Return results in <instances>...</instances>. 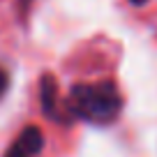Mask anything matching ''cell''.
Instances as JSON below:
<instances>
[{
    "instance_id": "obj_1",
    "label": "cell",
    "mask_w": 157,
    "mask_h": 157,
    "mask_svg": "<svg viewBox=\"0 0 157 157\" xmlns=\"http://www.w3.org/2000/svg\"><path fill=\"white\" fill-rule=\"evenodd\" d=\"M123 111V95L116 81L104 78L97 83H76L67 97V113L72 118H83L95 125L113 123Z\"/></svg>"
},
{
    "instance_id": "obj_2",
    "label": "cell",
    "mask_w": 157,
    "mask_h": 157,
    "mask_svg": "<svg viewBox=\"0 0 157 157\" xmlns=\"http://www.w3.org/2000/svg\"><path fill=\"white\" fill-rule=\"evenodd\" d=\"M42 148H44V134H42L39 127L30 125V127L21 129V134L10 146L5 157H37L42 152Z\"/></svg>"
},
{
    "instance_id": "obj_3",
    "label": "cell",
    "mask_w": 157,
    "mask_h": 157,
    "mask_svg": "<svg viewBox=\"0 0 157 157\" xmlns=\"http://www.w3.org/2000/svg\"><path fill=\"white\" fill-rule=\"evenodd\" d=\"M39 104H42V113L46 118H51L56 123H67L58 109V81L49 72L42 74V78H39Z\"/></svg>"
},
{
    "instance_id": "obj_4",
    "label": "cell",
    "mask_w": 157,
    "mask_h": 157,
    "mask_svg": "<svg viewBox=\"0 0 157 157\" xmlns=\"http://www.w3.org/2000/svg\"><path fill=\"white\" fill-rule=\"evenodd\" d=\"M7 88H10V74H7V69L0 67V99L7 93Z\"/></svg>"
},
{
    "instance_id": "obj_5",
    "label": "cell",
    "mask_w": 157,
    "mask_h": 157,
    "mask_svg": "<svg viewBox=\"0 0 157 157\" xmlns=\"http://www.w3.org/2000/svg\"><path fill=\"white\" fill-rule=\"evenodd\" d=\"M129 2H132V5H134V7H141V5H146L148 0H129Z\"/></svg>"
}]
</instances>
